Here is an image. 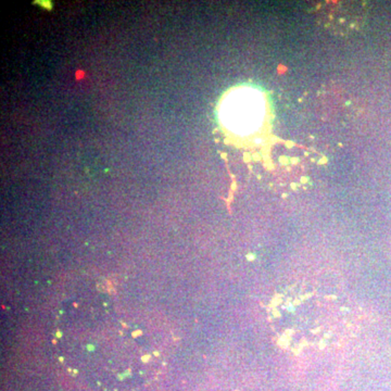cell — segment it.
Masks as SVG:
<instances>
[{
  "mask_svg": "<svg viewBox=\"0 0 391 391\" xmlns=\"http://www.w3.org/2000/svg\"><path fill=\"white\" fill-rule=\"evenodd\" d=\"M63 314L58 331L63 356H90L98 360L123 358L145 361L151 356L153 342L146 327L123 318L110 300L101 295L74 301Z\"/></svg>",
  "mask_w": 391,
  "mask_h": 391,
  "instance_id": "cell-1",
  "label": "cell"
},
{
  "mask_svg": "<svg viewBox=\"0 0 391 391\" xmlns=\"http://www.w3.org/2000/svg\"><path fill=\"white\" fill-rule=\"evenodd\" d=\"M314 13L327 29L348 33L360 29L365 16V4L356 1L318 2Z\"/></svg>",
  "mask_w": 391,
  "mask_h": 391,
  "instance_id": "cell-2",
  "label": "cell"
}]
</instances>
